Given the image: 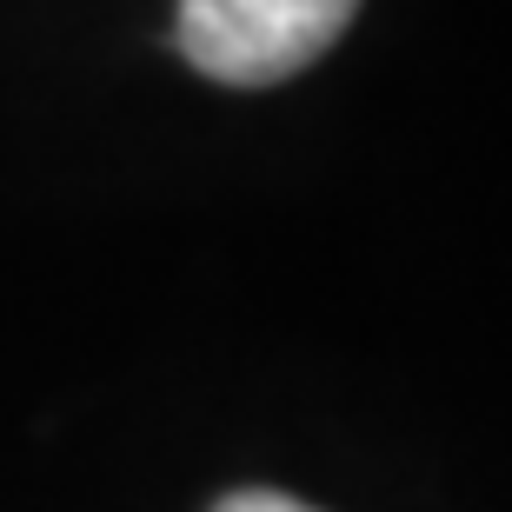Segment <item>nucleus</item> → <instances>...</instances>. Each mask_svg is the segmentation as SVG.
Returning <instances> with one entry per match:
<instances>
[{"instance_id": "1", "label": "nucleus", "mask_w": 512, "mask_h": 512, "mask_svg": "<svg viewBox=\"0 0 512 512\" xmlns=\"http://www.w3.org/2000/svg\"><path fill=\"white\" fill-rule=\"evenodd\" d=\"M360 0H180L173 40L207 80L273 87L346 34Z\"/></svg>"}, {"instance_id": "2", "label": "nucleus", "mask_w": 512, "mask_h": 512, "mask_svg": "<svg viewBox=\"0 0 512 512\" xmlns=\"http://www.w3.org/2000/svg\"><path fill=\"white\" fill-rule=\"evenodd\" d=\"M213 512H313V506H300V499H286V493H233Z\"/></svg>"}]
</instances>
